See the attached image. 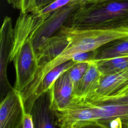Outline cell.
I'll return each instance as SVG.
<instances>
[{"instance_id": "6da1fadb", "label": "cell", "mask_w": 128, "mask_h": 128, "mask_svg": "<svg viewBox=\"0 0 128 128\" xmlns=\"http://www.w3.org/2000/svg\"><path fill=\"white\" fill-rule=\"evenodd\" d=\"M60 33L69 40L67 47L54 60L40 65L34 78L21 92L24 100L32 94L44 76L52 69L70 60L76 55L96 50L116 39L128 36V32L100 28H80L62 25Z\"/></svg>"}, {"instance_id": "7a4b0ae2", "label": "cell", "mask_w": 128, "mask_h": 128, "mask_svg": "<svg viewBox=\"0 0 128 128\" xmlns=\"http://www.w3.org/2000/svg\"><path fill=\"white\" fill-rule=\"evenodd\" d=\"M46 18L20 11L14 28L12 46L10 62L16 71L14 88L21 92L32 81L39 67L33 37Z\"/></svg>"}, {"instance_id": "3957f363", "label": "cell", "mask_w": 128, "mask_h": 128, "mask_svg": "<svg viewBox=\"0 0 128 128\" xmlns=\"http://www.w3.org/2000/svg\"><path fill=\"white\" fill-rule=\"evenodd\" d=\"M64 24L128 32V0H84Z\"/></svg>"}, {"instance_id": "277c9868", "label": "cell", "mask_w": 128, "mask_h": 128, "mask_svg": "<svg viewBox=\"0 0 128 128\" xmlns=\"http://www.w3.org/2000/svg\"><path fill=\"white\" fill-rule=\"evenodd\" d=\"M54 112L56 124L61 128L98 126L92 102L75 98L68 107Z\"/></svg>"}, {"instance_id": "5b68a950", "label": "cell", "mask_w": 128, "mask_h": 128, "mask_svg": "<svg viewBox=\"0 0 128 128\" xmlns=\"http://www.w3.org/2000/svg\"><path fill=\"white\" fill-rule=\"evenodd\" d=\"M84 0H70L62 6L50 13L36 32L32 39L36 51L57 30L64 24L72 14Z\"/></svg>"}, {"instance_id": "8992f818", "label": "cell", "mask_w": 128, "mask_h": 128, "mask_svg": "<svg viewBox=\"0 0 128 128\" xmlns=\"http://www.w3.org/2000/svg\"><path fill=\"white\" fill-rule=\"evenodd\" d=\"M128 92V69L114 74L102 76L99 86L88 99L98 103L124 96Z\"/></svg>"}, {"instance_id": "52a82bcc", "label": "cell", "mask_w": 128, "mask_h": 128, "mask_svg": "<svg viewBox=\"0 0 128 128\" xmlns=\"http://www.w3.org/2000/svg\"><path fill=\"white\" fill-rule=\"evenodd\" d=\"M14 28L10 17L4 18L0 31V88L1 100L13 88L8 81L7 68L12 46Z\"/></svg>"}, {"instance_id": "ba28073f", "label": "cell", "mask_w": 128, "mask_h": 128, "mask_svg": "<svg viewBox=\"0 0 128 128\" xmlns=\"http://www.w3.org/2000/svg\"><path fill=\"white\" fill-rule=\"evenodd\" d=\"M24 102L20 92L13 88L0 104V128H21Z\"/></svg>"}, {"instance_id": "9c48e42d", "label": "cell", "mask_w": 128, "mask_h": 128, "mask_svg": "<svg viewBox=\"0 0 128 128\" xmlns=\"http://www.w3.org/2000/svg\"><path fill=\"white\" fill-rule=\"evenodd\" d=\"M92 104L99 127L128 128V104Z\"/></svg>"}, {"instance_id": "30bf717a", "label": "cell", "mask_w": 128, "mask_h": 128, "mask_svg": "<svg viewBox=\"0 0 128 128\" xmlns=\"http://www.w3.org/2000/svg\"><path fill=\"white\" fill-rule=\"evenodd\" d=\"M68 70L56 80L50 89V108L53 111L68 107L75 98L74 85Z\"/></svg>"}, {"instance_id": "8fae6325", "label": "cell", "mask_w": 128, "mask_h": 128, "mask_svg": "<svg viewBox=\"0 0 128 128\" xmlns=\"http://www.w3.org/2000/svg\"><path fill=\"white\" fill-rule=\"evenodd\" d=\"M35 128H56L54 112L50 108V90L42 94L34 102L31 112Z\"/></svg>"}, {"instance_id": "7c38bea8", "label": "cell", "mask_w": 128, "mask_h": 128, "mask_svg": "<svg viewBox=\"0 0 128 128\" xmlns=\"http://www.w3.org/2000/svg\"><path fill=\"white\" fill-rule=\"evenodd\" d=\"M76 64V62L71 60L56 66L48 72L41 80L32 94L24 103L26 110L30 113L32 106L38 98L48 90L56 80Z\"/></svg>"}, {"instance_id": "4fadbf2b", "label": "cell", "mask_w": 128, "mask_h": 128, "mask_svg": "<svg viewBox=\"0 0 128 128\" xmlns=\"http://www.w3.org/2000/svg\"><path fill=\"white\" fill-rule=\"evenodd\" d=\"M68 43V37L61 33L50 36L36 50L39 64H44L54 60L67 47Z\"/></svg>"}, {"instance_id": "5bb4252c", "label": "cell", "mask_w": 128, "mask_h": 128, "mask_svg": "<svg viewBox=\"0 0 128 128\" xmlns=\"http://www.w3.org/2000/svg\"><path fill=\"white\" fill-rule=\"evenodd\" d=\"M102 76L94 62L90 63L86 73L74 90V98L84 100L90 98L98 87Z\"/></svg>"}, {"instance_id": "9a60e30c", "label": "cell", "mask_w": 128, "mask_h": 128, "mask_svg": "<svg viewBox=\"0 0 128 128\" xmlns=\"http://www.w3.org/2000/svg\"><path fill=\"white\" fill-rule=\"evenodd\" d=\"M128 56V36L111 41L96 50L94 60Z\"/></svg>"}, {"instance_id": "2e32d148", "label": "cell", "mask_w": 128, "mask_h": 128, "mask_svg": "<svg viewBox=\"0 0 128 128\" xmlns=\"http://www.w3.org/2000/svg\"><path fill=\"white\" fill-rule=\"evenodd\" d=\"M102 76L120 72L128 69V56L94 60Z\"/></svg>"}, {"instance_id": "e0dca14e", "label": "cell", "mask_w": 128, "mask_h": 128, "mask_svg": "<svg viewBox=\"0 0 128 128\" xmlns=\"http://www.w3.org/2000/svg\"><path fill=\"white\" fill-rule=\"evenodd\" d=\"M90 65V63L88 62H78L74 64L68 70V71L70 79L74 85V90L78 86L80 80L86 73Z\"/></svg>"}, {"instance_id": "ac0fdd59", "label": "cell", "mask_w": 128, "mask_h": 128, "mask_svg": "<svg viewBox=\"0 0 128 128\" xmlns=\"http://www.w3.org/2000/svg\"><path fill=\"white\" fill-rule=\"evenodd\" d=\"M56 0H23L22 12L35 13Z\"/></svg>"}, {"instance_id": "d6986e66", "label": "cell", "mask_w": 128, "mask_h": 128, "mask_svg": "<svg viewBox=\"0 0 128 128\" xmlns=\"http://www.w3.org/2000/svg\"><path fill=\"white\" fill-rule=\"evenodd\" d=\"M96 52V50L82 52L74 56L72 60L76 63L81 62L91 63L95 60Z\"/></svg>"}, {"instance_id": "ffe728a7", "label": "cell", "mask_w": 128, "mask_h": 128, "mask_svg": "<svg viewBox=\"0 0 128 128\" xmlns=\"http://www.w3.org/2000/svg\"><path fill=\"white\" fill-rule=\"evenodd\" d=\"M35 128L34 119L31 113L28 112L24 106L22 108L21 128Z\"/></svg>"}, {"instance_id": "44dd1931", "label": "cell", "mask_w": 128, "mask_h": 128, "mask_svg": "<svg viewBox=\"0 0 128 128\" xmlns=\"http://www.w3.org/2000/svg\"><path fill=\"white\" fill-rule=\"evenodd\" d=\"M103 102L106 104H128V96L105 100Z\"/></svg>"}, {"instance_id": "7402d4cb", "label": "cell", "mask_w": 128, "mask_h": 128, "mask_svg": "<svg viewBox=\"0 0 128 128\" xmlns=\"http://www.w3.org/2000/svg\"><path fill=\"white\" fill-rule=\"evenodd\" d=\"M14 8H16L20 11L22 9L23 0H6Z\"/></svg>"}, {"instance_id": "603a6c76", "label": "cell", "mask_w": 128, "mask_h": 128, "mask_svg": "<svg viewBox=\"0 0 128 128\" xmlns=\"http://www.w3.org/2000/svg\"><path fill=\"white\" fill-rule=\"evenodd\" d=\"M128 96V92L124 96Z\"/></svg>"}, {"instance_id": "cb8c5ba5", "label": "cell", "mask_w": 128, "mask_h": 128, "mask_svg": "<svg viewBox=\"0 0 128 128\" xmlns=\"http://www.w3.org/2000/svg\"><path fill=\"white\" fill-rule=\"evenodd\" d=\"M66 1H67V0H66Z\"/></svg>"}]
</instances>
